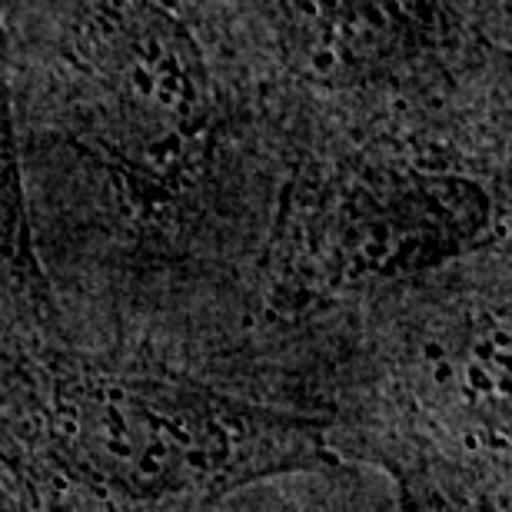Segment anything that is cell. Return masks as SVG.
<instances>
[{
  "instance_id": "6da1fadb",
  "label": "cell",
  "mask_w": 512,
  "mask_h": 512,
  "mask_svg": "<svg viewBox=\"0 0 512 512\" xmlns=\"http://www.w3.org/2000/svg\"><path fill=\"white\" fill-rule=\"evenodd\" d=\"M37 256L124 306H253L296 100L247 0H0Z\"/></svg>"
},
{
  "instance_id": "7a4b0ae2",
  "label": "cell",
  "mask_w": 512,
  "mask_h": 512,
  "mask_svg": "<svg viewBox=\"0 0 512 512\" xmlns=\"http://www.w3.org/2000/svg\"><path fill=\"white\" fill-rule=\"evenodd\" d=\"M0 449L30 512H210L323 466V426L57 333L0 343Z\"/></svg>"
},
{
  "instance_id": "3957f363",
  "label": "cell",
  "mask_w": 512,
  "mask_h": 512,
  "mask_svg": "<svg viewBox=\"0 0 512 512\" xmlns=\"http://www.w3.org/2000/svg\"><path fill=\"white\" fill-rule=\"evenodd\" d=\"M373 363H353L350 429L446 512L496 506L509 483V243L353 306Z\"/></svg>"
},
{
  "instance_id": "277c9868",
  "label": "cell",
  "mask_w": 512,
  "mask_h": 512,
  "mask_svg": "<svg viewBox=\"0 0 512 512\" xmlns=\"http://www.w3.org/2000/svg\"><path fill=\"white\" fill-rule=\"evenodd\" d=\"M300 130L509 147V0H247Z\"/></svg>"
},
{
  "instance_id": "5b68a950",
  "label": "cell",
  "mask_w": 512,
  "mask_h": 512,
  "mask_svg": "<svg viewBox=\"0 0 512 512\" xmlns=\"http://www.w3.org/2000/svg\"><path fill=\"white\" fill-rule=\"evenodd\" d=\"M57 320L60 306L37 256L14 107L0 67V343L57 333Z\"/></svg>"
},
{
  "instance_id": "8992f818",
  "label": "cell",
  "mask_w": 512,
  "mask_h": 512,
  "mask_svg": "<svg viewBox=\"0 0 512 512\" xmlns=\"http://www.w3.org/2000/svg\"><path fill=\"white\" fill-rule=\"evenodd\" d=\"M0 512H30L24 506V499H20L17 493V486L10 483V486H0Z\"/></svg>"
}]
</instances>
